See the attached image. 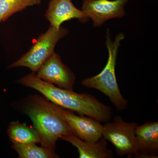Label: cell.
Masks as SVG:
<instances>
[{
  "mask_svg": "<svg viewBox=\"0 0 158 158\" xmlns=\"http://www.w3.org/2000/svg\"><path fill=\"white\" fill-rule=\"evenodd\" d=\"M18 82L37 90L49 101L81 116L105 123L110 121L113 116L112 108L91 94L77 93L73 90L56 87L39 78L34 72L19 79Z\"/></svg>",
  "mask_w": 158,
  "mask_h": 158,
  "instance_id": "cell-1",
  "label": "cell"
},
{
  "mask_svg": "<svg viewBox=\"0 0 158 158\" xmlns=\"http://www.w3.org/2000/svg\"><path fill=\"white\" fill-rule=\"evenodd\" d=\"M64 110L38 95L31 97L27 101L24 112L31 118L42 147L55 151L58 139L73 134L64 118Z\"/></svg>",
  "mask_w": 158,
  "mask_h": 158,
  "instance_id": "cell-2",
  "label": "cell"
},
{
  "mask_svg": "<svg viewBox=\"0 0 158 158\" xmlns=\"http://www.w3.org/2000/svg\"><path fill=\"white\" fill-rule=\"evenodd\" d=\"M124 38V34L119 33L113 41L110 29H107L106 46L109 54L107 62L98 74L85 78L81 82L83 86L98 90L107 96L113 106L118 110H125L128 105L127 100L122 95L118 88L116 75L117 54L120 42Z\"/></svg>",
  "mask_w": 158,
  "mask_h": 158,
  "instance_id": "cell-3",
  "label": "cell"
},
{
  "mask_svg": "<svg viewBox=\"0 0 158 158\" xmlns=\"http://www.w3.org/2000/svg\"><path fill=\"white\" fill-rule=\"evenodd\" d=\"M69 33L68 29L61 27L57 28L52 26L37 38L34 45L26 54L9 68L23 66L37 72L43 63L54 52L57 42Z\"/></svg>",
  "mask_w": 158,
  "mask_h": 158,
  "instance_id": "cell-4",
  "label": "cell"
},
{
  "mask_svg": "<svg viewBox=\"0 0 158 158\" xmlns=\"http://www.w3.org/2000/svg\"><path fill=\"white\" fill-rule=\"evenodd\" d=\"M137 123L127 122L121 116H116L112 122L103 125L102 138L110 141L115 148L118 156L138 154L135 131Z\"/></svg>",
  "mask_w": 158,
  "mask_h": 158,
  "instance_id": "cell-5",
  "label": "cell"
},
{
  "mask_svg": "<svg viewBox=\"0 0 158 158\" xmlns=\"http://www.w3.org/2000/svg\"><path fill=\"white\" fill-rule=\"evenodd\" d=\"M129 0H83L81 10L93 21L94 27H100L113 19L126 15L124 7Z\"/></svg>",
  "mask_w": 158,
  "mask_h": 158,
  "instance_id": "cell-6",
  "label": "cell"
},
{
  "mask_svg": "<svg viewBox=\"0 0 158 158\" xmlns=\"http://www.w3.org/2000/svg\"><path fill=\"white\" fill-rule=\"evenodd\" d=\"M37 76L59 88L73 90L76 76L70 68L63 63L55 52L45 60L37 71Z\"/></svg>",
  "mask_w": 158,
  "mask_h": 158,
  "instance_id": "cell-7",
  "label": "cell"
},
{
  "mask_svg": "<svg viewBox=\"0 0 158 158\" xmlns=\"http://www.w3.org/2000/svg\"><path fill=\"white\" fill-rule=\"evenodd\" d=\"M63 116L73 135L88 142H97L102 138L103 125L85 116H77L73 111L64 109Z\"/></svg>",
  "mask_w": 158,
  "mask_h": 158,
  "instance_id": "cell-8",
  "label": "cell"
},
{
  "mask_svg": "<svg viewBox=\"0 0 158 158\" xmlns=\"http://www.w3.org/2000/svg\"><path fill=\"white\" fill-rule=\"evenodd\" d=\"M45 16L50 26L57 28L69 20L77 19L83 23L87 22L88 20L81 10L74 6L71 0H51Z\"/></svg>",
  "mask_w": 158,
  "mask_h": 158,
  "instance_id": "cell-9",
  "label": "cell"
},
{
  "mask_svg": "<svg viewBox=\"0 0 158 158\" xmlns=\"http://www.w3.org/2000/svg\"><path fill=\"white\" fill-rule=\"evenodd\" d=\"M138 158H157L158 122L148 121L137 126L135 131Z\"/></svg>",
  "mask_w": 158,
  "mask_h": 158,
  "instance_id": "cell-10",
  "label": "cell"
},
{
  "mask_svg": "<svg viewBox=\"0 0 158 158\" xmlns=\"http://www.w3.org/2000/svg\"><path fill=\"white\" fill-rule=\"evenodd\" d=\"M60 139L71 143L77 148L80 158H112L113 151L107 147L106 140L102 138L94 142H86L73 134L63 136Z\"/></svg>",
  "mask_w": 158,
  "mask_h": 158,
  "instance_id": "cell-11",
  "label": "cell"
},
{
  "mask_svg": "<svg viewBox=\"0 0 158 158\" xmlns=\"http://www.w3.org/2000/svg\"><path fill=\"white\" fill-rule=\"evenodd\" d=\"M8 135L13 144H27L40 143V139L34 127L19 121H14L9 124Z\"/></svg>",
  "mask_w": 158,
  "mask_h": 158,
  "instance_id": "cell-12",
  "label": "cell"
},
{
  "mask_svg": "<svg viewBox=\"0 0 158 158\" xmlns=\"http://www.w3.org/2000/svg\"><path fill=\"white\" fill-rule=\"evenodd\" d=\"M12 149L17 153L20 158H55L59 156L55 151L45 148L39 147L35 143L13 144Z\"/></svg>",
  "mask_w": 158,
  "mask_h": 158,
  "instance_id": "cell-13",
  "label": "cell"
},
{
  "mask_svg": "<svg viewBox=\"0 0 158 158\" xmlns=\"http://www.w3.org/2000/svg\"><path fill=\"white\" fill-rule=\"evenodd\" d=\"M40 3L41 0H0V20L4 22L15 13Z\"/></svg>",
  "mask_w": 158,
  "mask_h": 158,
  "instance_id": "cell-14",
  "label": "cell"
},
{
  "mask_svg": "<svg viewBox=\"0 0 158 158\" xmlns=\"http://www.w3.org/2000/svg\"><path fill=\"white\" fill-rule=\"evenodd\" d=\"M1 20H0V23H1Z\"/></svg>",
  "mask_w": 158,
  "mask_h": 158,
  "instance_id": "cell-15",
  "label": "cell"
}]
</instances>
